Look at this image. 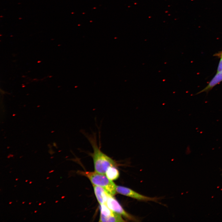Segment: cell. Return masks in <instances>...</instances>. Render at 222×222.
Wrapping results in <instances>:
<instances>
[{"label":"cell","mask_w":222,"mask_h":222,"mask_svg":"<svg viewBox=\"0 0 222 222\" xmlns=\"http://www.w3.org/2000/svg\"><path fill=\"white\" fill-rule=\"evenodd\" d=\"M81 131L87 138L92 148L93 152L90 153L89 154L93 159L95 171L99 173L105 174L107 170L109 167H116L117 165V164L115 161L104 153L101 150V135L100 131L98 143L96 133L94 132L92 134H90L84 130H82Z\"/></svg>","instance_id":"obj_1"},{"label":"cell","mask_w":222,"mask_h":222,"mask_svg":"<svg viewBox=\"0 0 222 222\" xmlns=\"http://www.w3.org/2000/svg\"><path fill=\"white\" fill-rule=\"evenodd\" d=\"M81 175L86 176L91 181L92 185L102 187L104 188L110 195L113 196L117 193L116 185L107 177L105 174L96 171H80Z\"/></svg>","instance_id":"obj_2"},{"label":"cell","mask_w":222,"mask_h":222,"mask_svg":"<svg viewBox=\"0 0 222 222\" xmlns=\"http://www.w3.org/2000/svg\"><path fill=\"white\" fill-rule=\"evenodd\" d=\"M99 222H125L122 216L110 209L106 204H100Z\"/></svg>","instance_id":"obj_3"},{"label":"cell","mask_w":222,"mask_h":222,"mask_svg":"<svg viewBox=\"0 0 222 222\" xmlns=\"http://www.w3.org/2000/svg\"><path fill=\"white\" fill-rule=\"evenodd\" d=\"M116 191L118 193L140 201L158 202V198L149 197L142 195L124 186L116 185Z\"/></svg>","instance_id":"obj_4"},{"label":"cell","mask_w":222,"mask_h":222,"mask_svg":"<svg viewBox=\"0 0 222 222\" xmlns=\"http://www.w3.org/2000/svg\"><path fill=\"white\" fill-rule=\"evenodd\" d=\"M113 196L111 195H109L106 204L110 209L129 220L134 221H138L135 217L127 212Z\"/></svg>","instance_id":"obj_5"},{"label":"cell","mask_w":222,"mask_h":222,"mask_svg":"<svg viewBox=\"0 0 222 222\" xmlns=\"http://www.w3.org/2000/svg\"><path fill=\"white\" fill-rule=\"evenodd\" d=\"M95 195L100 204H106L109 194L103 187L93 185Z\"/></svg>","instance_id":"obj_6"},{"label":"cell","mask_w":222,"mask_h":222,"mask_svg":"<svg viewBox=\"0 0 222 222\" xmlns=\"http://www.w3.org/2000/svg\"><path fill=\"white\" fill-rule=\"evenodd\" d=\"M222 81V71L217 72L216 74L209 83L208 85L203 89L199 92L198 94L209 91Z\"/></svg>","instance_id":"obj_7"},{"label":"cell","mask_w":222,"mask_h":222,"mask_svg":"<svg viewBox=\"0 0 222 222\" xmlns=\"http://www.w3.org/2000/svg\"><path fill=\"white\" fill-rule=\"evenodd\" d=\"M115 167H109L107 170L105 174L108 179L111 181L117 179L119 176V171Z\"/></svg>","instance_id":"obj_8"},{"label":"cell","mask_w":222,"mask_h":222,"mask_svg":"<svg viewBox=\"0 0 222 222\" xmlns=\"http://www.w3.org/2000/svg\"><path fill=\"white\" fill-rule=\"evenodd\" d=\"M222 71V57H221L220 61L217 69V72H218Z\"/></svg>","instance_id":"obj_9"},{"label":"cell","mask_w":222,"mask_h":222,"mask_svg":"<svg viewBox=\"0 0 222 222\" xmlns=\"http://www.w3.org/2000/svg\"><path fill=\"white\" fill-rule=\"evenodd\" d=\"M54 171V170H52V171H50L49 172V173H51V172H53Z\"/></svg>","instance_id":"obj_10"},{"label":"cell","mask_w":222,"mask_h":222,"mask_svg":"<svg viewBox=\"0 0 222 222\" xmlns=\"http://www.w3.org/2000/svg\"><path fill=\"white\" fill-rule=\"evenodd\" d=\"M41 204H42V203H39V205H41Z\"/></svg>","instance_id":"obj_11"},{"label":"cell","mask_w":222,"mask_h":222,"mask_svg":"<svg viewBox=\"0 0 222 222\" xmlns=\"http://www.w3.org/2000/svg\"><path fill=\"white\" fill-rule=\"evenodd\" d=\"M32 183V182H31V181H30V182H29V183L31 184V183Z\"/></svg>","instance_id":"obj_12"},{"label":"cell","mask_w":222,"mask_h":222,"mask_svg":"<svg viewBox=\"0 0 222 222\" xmlns=\"http://www.w3.org/2000/svg\"><path fill=\"white\" fill-rule=\"evenodd\" d=\"M12 203V202H10L9 204H11Z\"/></svg>","instance_id":"obj_13"},{"label":"cell","mask_w":222,"mask_h":222,"mask_svg":"<svg viewBox=\"0 0 222 222\" xmlns=\"http://www.w3.org/2000/svg\"><path fill=\"white\" fill-rule=\"evenodd\" d=\"M49 177H47V179H49Z\"/></svg>","instance_id":"obj_14"},{"label":"cell","mask_w":222,"mask_h":222,"mask_svg":"<svg viewBox=\"0 0 222 222\" xmlns=\"http://www.w3.org/2000/svg\"><path fill=\"white\" fill-rule=\"evenodd\" d=\"M36 212H37V211H35V213Z\"/></svg>","instance_id":"obj_15"},{"label":"cell","mask_w":222,"mask_h":222,"mask_svg":"<svg viewBox=\"0 0 222 222\" xmlns=\"http://www.w3.org/2000/svg\"><path fill=\"white\" fill-rule=\"evenodd\" d=\"M58 201H56L55 202V203H57Z\"/></svg>","instance_id":"obj_16"},{"label":"cell","mask_w":222,"mask_h":222,"mask_svg":"<svg viewBox=\"0 0 222 222\" xmlns=\"http://www.w3.org/2000/svg\"><path fill=\"white\" fill-rule=\"evenodd\" d=\"M25 203V202H23L22 203V204H24Z\"/></svg>","instance_id":"obj_17"},{"label":"cell","mask_w":222,"mask_h":222,"mask_svg":"<svg viewBox=\"0 0 222 222\" xmlns=\"http://www.w3.org/2000/svg\"><path fill=\"white\" fill-rule=\"evenodd\" d=\"M18 179H16V180L17 181V180H18Z\"/></svg>","instance_id":"obj_18"},{"label":"cell","mask_w":222,"mask_h":222,"mask_svg":"<svg viewBox=\"0 0 222 222\" xmlns=\"http://www.w3.org/2000/svg\"><path fill=\"white\" fill-rule=\"evenodd\" d=\"M31 204V203H29V204Z\"/></svg>","instance_id":"obj_19"},{"label":"cell","mask_w":222,"mask_h":222,"mask_svg":"<svg viewBox=\"0 0 222 222\" xmlns=\"http://www.w3.org/2000/svg\"><path fill=\"white\" fill-rule=\"evenodd\" d=\"M27 181H28V180H26V181H25L26 182H27Z\"/></svg>","instance_id":"obj_20"},{"label":"cell","mask_w":222,"mask_h":222,"mask_svg":"<svg viewBox=\"0 0 222 222\" xmlns=\"http://www.w3.org/2000/svg\"><path fill=\"white\" fill-rule=\"evenodd\" d=\"M45 202H44L43 203V204L45 203Z\"/></svg>","instance_id":"obj_21"},{"label":"cell","mask_w":222,"mask_h":222,"mask_svg":"<svg viewBox=\"0 0 222 222\" xmlns=\"http://www.w3.org/2000/svg\"><path fill=\"white\" fill-rule=\"evenodd\" d=\"M221 57H222V54H221Z\"/></svg>","instance_id":"obj_22"}]
</instances>
